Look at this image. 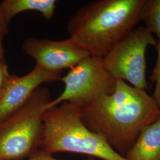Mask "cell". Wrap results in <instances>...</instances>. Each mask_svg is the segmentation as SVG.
<instances>
[{
    "label": "cell",
    "instance_id": "1",
    "mask_svg": "<svg viewBox=\"0 0 160 160\" xmlns=\"http://www.w3.org/2000/svg\"><path fill=\"white\" fill-rule=\"evenodd\" d=\"M80 109L85 126L102 136L124 157L143 128L160 118V110L152 96L122 80H117L113 93Z\"/></svg>",
    "mask_w": 160,
    "mask_h": 160
},
{
    "label": "cell",
    "instance_id": "2",
    "mask_svg": "<svg viewBox=\"0 0 160 160\" xmlns=\"http://www.w3.org/2000/svg\"><path fill=\"white\" fill-rule=\"evenodd\" d=\"M143 0H97L69 20L67 31L91 57L103 58L141 21Z\"/></svg>",
    "mask_w": 160,
    "mask_h": 160
},
{
    "label": "cell",
    "instance_id": "3",
    "mask_svg": "<svg viewBox=\"0 0 160 160\" xmlns=\"http://www.w3.org/2000/svg\"><path fill=\"white\" fill-rule=\"evenodd\" d=\"M40 148L51 155L64 152L103 160H126L102 136L88 129L81 119L80 108L68 102L45 113Z\"/></svg>",
    "mask_w": 160,
    "mask_h": 160
},
{
    "label": "cell",
    "instance_id": "4",
    "mask_svg": "<svg viewBox=\"0 0 160 160\" xmlns=\"http://www.w3.org/2000/svg\"><path fill=\"white\" fill-rule=\"evenodd\" d=\"M46 87H39L23 106L0 122V160H25L40 149L43 116L51 102Z\"/></svg>",
    "mask_w": 160,
    "mask_h": 160
},
{
    "label": "cell",
    "instance_id": "5",
    "mask_svg": "<svg viewBox=\"0 0 160 160\" xmlns=\"http://www.w3.org/2000/svg\"><path fill=\"white\" fill-rule=\"evenodd\" d=\"M61 80L65 86L63 92L47 104L46 111L63 102L80 108L113 93L117 82L105 67L103 58L91 56L70 69Z\"/></svg>",
    "mask_w": 160,
    "mask_h": 160
},
{
    "label": "cell",
    "instance_id": "6",
    "mask_svg": "<svg viewBox=\"0 0 160 160\" xmlns=\"http://www.w3.org/2000/svg\"><path fill=\"white\" fill-rule=\"evenodd\" d=\"M157 41L145 27L134 29L103 58L108 71L116 80L128 81L141 90L147 88L145 54Z\"/></svg>",
    "mask_w": 160,
    "mask_h": 160
},
{
    "label": "cell",
    "instance_id": "7",
    "mask_svg": "<svg viewBox=\"0 0 160 160\" xmlns=\"http://www.w3.org/2000/svg\"><path fill=\"white\" fill-rule=\"evenodd\" d=\"M22 49L36 62V65L49 71L62 72L73 68L89 53L70 37L61 40L29 38Z\"/></svg>",
    "mask_w": 160,
    "mask_h": 160
},
{
    "label": "cell",
    "instance_id": "8",
    "mask_svg": "<svg viewBox=\"0 0 160 160\" xmlns=\"http://www.w3.org/2000/svg\"><path fill=\"white\" fill-rule=\"evenodd\" d=\"M62 72L49 71L36 65L22 77L10 75L0 92V122L21 108L41 84L61 80Z\"/></svg>",
    "mask_w": 160,
    "mask_h": 160
},
{
    "label": "cell",
    "instance_id": "9",
    "mask_svg": "<svg viewBox=\"0 0 160 160\" xmlns=\"http://www.w3.org/2000/svg\"><path fill=\"white\" fill-rule=\"evenodd\" d=\"M125 158L126 160H160V118L143 128Z\"/></svg>",
    "mask_w": 160,
    "mask_h": 160
},
{
    "label": "cell",
    "instance_id": "10",
    "mask_svg": "<svg viewBox=\"0 0 160 160\" xmlns=\"http://www.w3.org/2000/svg\"><path fill=\"white\" fill-rule=\"evenodd\" d=\"M56 0H4L0 7L7 23L17 14L26 11L39 12L48 20L54 16L57 8Z\"/></svg>",
    "mask_w": 160,
    "mask_h": 160
},
{
    "label": "cell",
    "instance_id": "11",
    "mask_svg": "<svg viewBox=\"0 0 160 160\" xmlns=\"http://www.w3.org/2000/svg\"><path fill=\"white\" fill-rule=\"evenodd\" d=\"M141 21L152 34L160 41V0H143L140 13Z\"/></svg>",
    "mask_w": 160,
    "mask_h": 160
},
{
    "label": "cell",
    "instance_id": "12",
    "mask_svg": "<svg viewBox=\"0 0 160 160\" xmlns=\"http://www.w3.org/2000/svg\"><path fill=\"white\" fill-rule=\"evenodd\" d=\"M157 51V60L152 77V82H155V90L151 96L160 110V41H157L155 46Z\"/></svg>",
    "mask_w": 160,
    "mask_h": 160
},
{
    "label": "cell",
    "instance_id": "13",
    "mask_svg": "<svg viewBox=\"0 0 160 160\" xmlns=\"http://www.w3.org/2000/svg\"><path fill=\"white\" fill-rule=\"evenodd\" d=\"M8 25L0 7V61H5L2 42L8 32Z\"/></svg>",
    "mask_w": 160,
    "mask_h": 160
},
{
    "label": "cell",
    "instance_id": "14",
    "mask_svg": "<svg viewBox=\"0 0 160 160\" xmlns=\"http://www.w3.org/2000/svg\"><path fill=\"white\" fill-rule=\"evenodd\" d=\"M25 160H60L53 157V155L48 153L42 149H39L33 154Z\"/></svg>",
    "mask_w": 160,
    "mask_h": 160
},
{
    "label": "cell",
    "instance_id": "15",
    "mask_svg": "<svg viewBox=\"0 0 160 160\" xmlns=\"http://www.w3.org/2000/svg\"><path fill=\"white\" fill-rule=\"evenodd\" d=\"M10 77L6 61H0V92Z\"/></svg>",
    "mask_w": 160,
    "mask_h": 160
},
{
    "label": "cell",
    "instance_id": "16",
    "mask_svg": "<svg viewBox=\"0 0 160 160\" xmlns=\"http://www.w3.org/2000/svg\"><path fill=\"white\" fill-rule=\"evenodd\" d=\"M96 160V158H94V157H88V160Z\"/></svg>",
    "mask_w": 160,
    "mask_h": 160
}]
</instances>
